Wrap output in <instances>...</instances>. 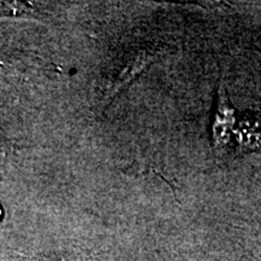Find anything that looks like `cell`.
I'll return each mask as SVG.
<instances>
[{"mask_svg": "<svg viewBox=\"0 0 261 261\" xmlns=\"http://www.w3.org/2000/svg\"><path fill=\"white\" fill-rule=\"evenodd\" d=\"M32 5L19 2H0V17L4 16H28L32 14Z\"/></svg>", "mask_w": 261, "mask_h": 261, "instance_id": "7a4b0ae2", "label": "cell"}, {"mask_svg": "<svg viewBox=\"0 0 261 261\" xmlns=\"http://www.w3.org/2000/svg\"><path fill=\"white\" fill-rule=\"evenodd\" d=\"M211 132L218 160L228 161L248 154L261 155V113L238 110L221 80L217 87Z\"/></svg>", "mask_w": 261, "mask_h": 261, "instance_id": "6da1fadb", "label": "cell"}, {"mask_svg": "<svg viewBox=\"0 0 261 261\" xmlns=\"http://www.w3.org/2000/svg\"><path fill=\"white\" fill-rule=\"evenodd\" d=\"M0 214H2V211H0Z\"/></svg>", "mask_w": 261, "mask_h": 261, "instance_id": "3957f363", "label": "cell"}]
</instances>
